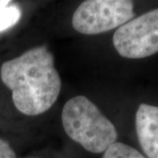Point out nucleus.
<instances>
[{"label":"nucleus","instance_id":"obj_1","mask_svg":"<svg viewBox=\"0 0 158 158\" xmlns=\"http://www.w3.org/2000/svg\"><path fill=\"white\" fill-rule=\"evenodd\" d=\"M0 77L11 90L15 107L27 116H36L50 109L62 87L54 56L45 46L35 47L4 62Z\"/></svg>","mask_w":158,"mask_h":158},{"label":"nucleus","instance_id":"obj_2","mask_svg":"<svg viewBox=\"0 0 158 158\" xmlns=\"http://www.w3.org/2000/svg\"><path fill=\"white\" fill-rule=\"evenodd\" d=\"M62 122L65 133L87 151L105 152L116 142L118 133L114 125L96 105L85 96H77L65 103Z\"/></svg>","mask_w":158,"mask_h":158},{"label":"nucleus","instance_id":"obj_3","mask_svg":"<svg viewBox=\"0 0 158 158\" xmlns=\"http://www.w3.org/2000/svg\"><path fill=\"white\" fill-rule=\"evenodd\" d=\"M135 17L134 3L128 0H87L77 8L72 27L83 34L106 33Z\"/></svg>","mask_w":158,"mask_h":158},{"label":"nucleus","instance_id":"obj_4","mask_svg":"<svg viewBox=\"0 0 158 158\" xmlns=\"http://www.w3.org/2000/svg\"><path fill=\"white\" fill-rule=\"evenodd\" d=\"M113 42L118 55L127 59H142L158 53V8L119 27Z\"/></svg>","mask_w":158,"mask_h":158},{"label":"nucleus","instance_id":"obj_5","mask_svg":"<svg viewBox=\"0 0 158 158\" xmlns=\"http://www.w3.org/2000/svg\"><path fill=\"white\" fill-rule=\"evenodd\" d=\"M135 128L141 149L148 158H158V106L142 103L135 115Z\"/></svg>","mask_w":158,"mask_h":158},{"label":"nucleus","instance_id":"obj_6","mask_svg":"<svg viewBox=\"0 0 158 158\" xmlns=\"http://www.w3.org/2000/svg\"><path fill=\"white\" fill-rule=\"evenodd\" d=\"M102 158H146L135 148L122 142H114L104 152Z\"/></svg>","mask_w":158,"mask_h":158},{"label":"nucleus","instance_id":"obj_7","mask_svg":"<svg viewBox=\"0 0 158 158\" xmlns=\"http://www.w3.org/2000/svg\"><path fill=\"white\" fill-rule=\"evenodd\" d=\"M21 18V10L15 5L0 9V33L15 26Z\"/></svg>","mask_w":158,"mask_h":158},{"label":"nucleus","instance_id":"obj_8","mask_svg":"<svg viewBox=\"0 0 158 158\" xmlns=\"http://www.w3.org/2000/svg\"><path fill=\"white\" fill-rule=\"evenodd\" d=\"M0 158H17L16 153L9 142L0 138Z\"/></svg>","mask_w":158,"mask_h":158},{"label":"nucleus","instance_id":"obj_9","mask_svg":"<svg viewBox=\"0 0 158 158\" xmlns=\"http://www.w3.org/2000/svg\"><path fill=\"white\" fill-rule=\"evenodd\" d=\"M10 3H11V1H9V0H6V1L0 0V9L5 8V7H6L7 6H9V5H10Z\"/></svg>","mask_w":158,"mask_h":158}]
</instances>
